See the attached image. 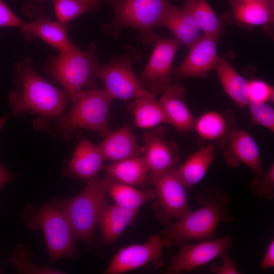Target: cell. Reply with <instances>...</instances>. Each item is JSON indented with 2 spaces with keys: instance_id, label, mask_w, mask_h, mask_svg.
<instances>
[{
  "instance_id": "6da1fadb",
  "label": "cell",
  "mask_w": 274,
  "mask_h": 274,
  "mask_svg": "<svg viewBox=\"0 0 274 274\" xmlns=\"http://www.w3.org/2000/svg\"><path fill=\"white\" fill-rule=\"evenodd\" d=\"M15 81L17 89L9 97L13 114L37 115L35 125L39 127L50 121H59L65 115L72 101L71 93L49 83L29 63L17 66Z\"/></svg>"
},
{
  "instance_id": "4fadbf2b",
  "label": "cell",
  "mask_w": 274,
  "mask_h": 274,
  "mask_svg": "<svg viewBox=\"0 0 274 274\" xmlns=\"http://www.w3.org/2000/svg\"><path fill=\"white\" fill-rule=\"evenodd\" d=\"M166 129L159 125L149 129L143 136V156L149 175H156L177 166L179 154L177 145L166 136Z\"/></svg>"
},
{
  "instance_id": "f1b7e54d",
  "label": "cell",
  "mask_w": 274,
  "mask_h": 274,
  "mask_svg": "<svg viewBox=\"0 0 274 274\" xmlns=\"http://www.w3.org/2000/svg\"><path fill=\"white\" fill-rule=\"evenodd\" d=\"M183 8L190 13L204 35L219 37L220 21L206 0H185Z\"/></svg>"
},
{
  "instance_id": "e0dca14e",
  "label": "cell",
  "mask_w": 274,
  "mask_h": 274,
  "mask_svg": "<svg viewBox=\"0 0 274 274\" xmlns=\"http://www.w3.org/2000/svg\"><path fill=\"white\" fill-rule=\"evenodd\" d=\"M159 101L168 124L181 134L193 131L195 117L186 104L185 90L182 85L173 83L162 92Z\"/></svg>"
},
{
  "instance_id": "44dd1931",
  "label": "cell",
  "mask_w": 274,
  "mask_h": 274,
  "mask_svg": "<svg viewBox=\"0 0 274 274\" xmlns=\"http://www.w3.org/2000/svg\"><path fill=\"white\" fill-rule=\"evenodd\" d=\"M104 160L97 145L84 139L77 144L68 164V170L77 178L89 180L103 169Z\"/></svg>"
},
{
  "instance_id": "d590c367",
  "label": "cell",
  "mask_w": 274,
  "mask_h": 274,
  "mask_svg": "<svg viewBox=\"0 0 274 274\" xmlns=\"http://www.w3.org/2000/svg\"><path fill=\"white\" fill-rule=\"evenodd\" d=\"M221 263L220 265L212 264L210 270L215 274H239L234 259L226 253L221 256Z\"/></svg>"
},
{
  "instance_id": "484cf974",
  "label": "cell",
  "mask_w": 274,
  "mask_h": 274,
  "mask_svg": "<svg viewBox=\"0 0 274 274\" xmlns=\"http://www.w3.org/2000/svg\"><path fill=\"white\" fill-rule=\"evenodd\" d=\"M103 169L108 177L123 184L135 187L148 184L149 171L142 155L112 162Z\"/></svg>"
},
{
  "instance_id": "5b68a950",
  "label": "cell",
  "mask_w": 274,
  "mask_h": 274,
  "mask_svg": "<svg viewBox=\"0 0 274 274\" xmlns=\"http://www.w3.org/2000/svg\"><path fill=\"white\" fill-rule=\"evenodd\" d=\"M106 195L102 178L95 177L89 179L84 189L74 197L52 200L66 217L75 239L88 243L93 239Z\"/></svg>"
},
{
  "instance_id": "30bf717a",
  "label": "cell",
  "mask_w": 274,
  "mask_h": 274,
  "mask_svg": "<svg viewBox=\"0 0 274 274\" xmlns=\"http://www.w3.org/2000/svg\"><path fill=\"white\" fill-rule=\"evenodd\" d=\"M140 79L144 88L154 94L173 84L172 64L180 45L175 39L158 38Z\"/></svg>"
},
{
  "instance_id": "f35d334b",
  "label": "cell",
  "mask_w": 274,
  "mask_h": 274,
  "mask_svg": "<svg viewBox=\"0 0 274 274\" xmlns=\"http://www.w3.org/2000/svg\"><path fill=\"white\" fill-rule=\"evenodd\" d=\"M258 1L261 0H230V3L232 8L233 9L241 4Z\"/></svg>"
},
{
  "instance_id": "ba28073f",
  "label": "cell",
  "mask_w": 274,
  "mask_h": 274,
  "mask_svg": "<svg viewBox=\"0 0 274 274\" xmlns=\"http://www.w3.org/2000/svg\"><path fill=\"white\" fill-rule=\"evenodd\" d=\"M140 57L137 48L128 45L125 47L123 55L98 65L97 77L102 81L104 89L114 100L127 102L148 91L132 69L133 63L138 61Z\"/></svg>"
},
{
  "instance_id": "836d02e7",
  "label": "cell",
  "mask_w": 274,
  "mask_h": 274,
  "mask_svg": "<svg viewBox=\"0 0 274 274\" xmlns=\"http://www.w3.org/2000/svg\"><path fill=\"white\" fill-rule=\"evenodd\" d=\"M248 98L249 102L271 104L274 100L273 87L261 80L248 81Z\"/></svg>"
},
{
  "instance_id": "3957f363",
  "label": "cell",
  "mask_w": 274,
  "mask_h": 274,
  "mask_svg": "<svg viewBox=\"0 0 274 274\" xmlns=\"http://www.w3.org/2000/svg\"><path fill=\"white\" fill-rule=\"evenodd\" d=\"M113 8V20L103 30L117 38L120 30L131 28L139 33L145 44H154L158 36L155 28L162 26V21L173 5L168 0H107Z\"/></svg>"
},
{
  "instance_id": "cb8c5ba5",
  "label": "cell",
  "mask_w": 274,
  "mask_h": 274,
  "mask_svg": "<svg viewBox=\"0 0 274 274\" xmlns=\"http://www.w3.org/2000/svg\"><path fill=\"white\" fill-rule=\"evenodd\" d=\"M107 194L116 204L128 210L138 211L145 203L156 198L153 188L141 190L135 186L117 182L107 176L102 178Z\"/></svg>"
},
{
  "instance_id": "8992f818",
  "label": "cell",
  "mask_w": 274,
  "mask_h": 274,
  "mask_svg": "<svg viewBox=\"0 0 274 274\" xmlns=\"http://www.w3.org/2000/svg\"><path fill=\"white\" fill-rule=\"evenodd\" d=\"M23 218L30 229L40 228L45 239L49 262L64 258H74L77 254L71 225L64 213L53 203L39 208L26 207Z\"/></svg>"
},
{
  "instance_id": "8fae6325",
  "label": "cell",
  "mask_w": 274,
  "mask_h": 274,
  "mask_svg": "<svg viewBox=\"0 0 274 274\" xmlns=\"http://www.w3.org/2000/svg\"><path fill=\"white\" fill-rule=\"evenodd\" d=\"M232 238L224 236L203 240L194 244H183L177 254L172 258L165 274H180L190 271L221 257L230 248Z\"/></svg>"
},
{
  "instance_id": "603a6c76",
  "label": "cell",
  "mask_w": 274,
  "mask_h": 274,
  "mask_svg": "<svg viewBox=\"0 0 274 274\" xmlns=\"http://www.w3.org/2000/svg\"><path fill=\"white\" fill-rule=\"evenodd\" d=\"M216 153V146L209 144L193 153L176 167L179 177L188 189L204 178Z\"/></svg>"
},
{
  "instance_id": "8d00e7d4",
  "label": "cell",
  "mask_w": 274,
  "mask_h": 274,
  "mask_svg": "<svg viewBox=\"0 0 274 274\" xmlns=\"http://www.w3.org/2000/svg\"><path fill=\"white\" fill-rule=\"evenodd\" d=\"M260 266L263 269H268L274 267V240L272 239L269 243L264 256L260 262Z\"/></svg>"
},
{
  "instance_id": "d4e9b609",
  "label": "cell",
  "mask_w": 274,
  "mask_h": 274,
  "mask_svg": "<svg viewBox=\"0 0 274 274\" xmlns=\"http://www.w3.org/2000/svg\"><path fill=\"white\" fill-rule=\"evenodd\" d=\"M162 26L168 28L180 44L189 48L200 38V29L190 13L184 8L172 5L165 15Z\"/></svg>"
},
{
  "instance_id": "4316f807",
  "label": "cell",
  "mask_w": 274,
  "mask_h": 274,
  "mask_svg": "<svg viewBox=\"0 0 274 274\" xmlns=\"http://www.w3.org/2000/svg\"><path fill=\"white\" fill-rule=\"evenodd\" d=\"M214 68L227 95L241 109L247 107L248 81L224 59L219 58Z\"/></svg>"
},
{
  "instance_id": "7a4b0ae2",
  "label": "cell",
  "mask_w": 274,
  "mask_h": 274,
  "mask_svg": "<svg viewBox=\"0 0 274 274\" xmlns=\"http://www.w3.org/2000/svg\"><path fill=\"white\" fill-rule=\"evenodd\" d=\"M196 200L200 208L172 221L161 232L165 247L213 238L220 223L231 224L234 220L229 210L231 199L223 188L208 187L198 193Z\"/></svg>"
},
{
  "instance_id": "4dcf8cb0",
  "label": "cell",
  "mask_w": 274,
  "mask_h": 274,
  "mask_svg": "<svg viewBox=\"0 0 274 274\" xmlns=\"http://www.w3.org/2000/svg\"><path fill=\"white\" fill-rule=\"evenodd\" d=\"M9 260L21 273H64V271L48 267H39L31 262L30 253L22 245H19L15 253L9 257Z\"/></svg>"
},
{
  "instance_id": "e575fe53",
  "label": "cell",
  "mask_w": 274,
  "mask_h": 274,
  "mask_svg": "<svg viewBox=\"0 0 274 274\" xmlns=\"http://www.w3.org/2000/svg\"><path fill=\"white\" fill-rule=\"evenodd\" d=\"M24 24L3 0H0V27L21 28Z\"/></svg>"
},
{
  "instance_id": "ab89813d",
  "label": "cell",
  "mask_w": 274,
  "mask_h": 274,
  "mask_svg": "<svg viewBox=\"0 0 274 274\" xmlns=\"http://www.w3.org/2000/svg\"><path fill=\"white\" fill-rule=\"evenodd\" d=\"M91 5L93 8L96 9L98 6V2L99 0H84Z\"/></svg>"
},
{
  "instance_id": "f546056e",
  "label": "cell",
  "mask_w": 274,
  "mask_h": 274,
  "mask_svg": "<svg viewBox=\"0 0 274 274\" xmlns=\"http://www.w3.org/2000/svg\"><path fill=\"white\" fill-rule=\"evenodd\" d=\"M58 21L65 24L94 9L84 0H52Z\"/></svg>"
},
{
  "instance_id": "7c38bea8",
  "label": "cell",
  "mask_w": 274,
  "mask_h": 274,
  "mask_svg": "<svg viewBox=\"0 0 274 274\" xmlns=\"http://www.w3.org/2000/svg\"><path fill=\"white\" fill-rule=\"evenodd\" d=\"M163 238L159 235H151L141 244H131L120 248L114 255L105 274H119L138 269L152 263L159 267L163 265Z\"/></svg>"
},
{
  "instance_id": "1f68e13d",
  "label": "cell",
  "mask_w": 274,
  "mask_h": 274,
  "mask_svg": "<svg viewBox=\"0 0 274 274\" xmlns=\"http://www.w3.org/2000/svg\"><path fill=\"white\" fill-rule=\"evenodd\" d=\"M251 191L255 195L272 200L274 198V164L272 163L269 168L261 175H255L253 180Z\"/></svg>"
},
{
  "instance_id": "277c9868",
  "label": "cell",
  "mask_w": 274,
  "mask_h": 274,
  "mask_svg": "<svg viewBox=\"0 0 274 274\" xmlns=\"http://www.w3.org/2000/svg\"><path fill=\"white\" fill-rule=\"evenodd\" d=\"M71 95V109L55 126L57 132L67 138L77 130L86 129L102 138L111 132L109 114L114 99L104 88L94 87Z\"/></svg>"
},
{
  "instance_id": "ffe728a7",
  "label": "cell",
  "mask_w": 274,
  "mask_h": 274,
  "mask_svg": "<svg viewBox=\"0 0 274 274\" xmlns=\"http://www.w3.org/2000/svg\"><path fill=\"white\" fill-rule=\"evenodd\" d=\"M137 212L123 208L115 203L105 202L97 223L101 234V243L109 244L116 241L134 220Z\"/></svg>"
},
{
  "instance_id": "52a82bcc",
  "label": "cell",
  "mask_w": 274,
  "mask_h": 274,
  "mask_svg": "<svg viewBox=\"0 0 274 274\" xmlns=\"http://www.w3.org/2000/svg\"><path fill=\"white\" fill-rule=\"evenodd\" d=\"M98 62L96 47L91 43L88 50L75 44L70 50L51 58L47 72L71 94L96 87Z\"/></svg>"
},
{
  "instance_id": "9c48e42d",
  "label": "cell",
  "mask_w": 274,
  "mask_h": 274,
  "mask_svg": "<svg viewBox=\"0 0 274 274\" xmlns=\"http://www.w3.org/2000/svg\"><path fill=\"white\" fill-rule=\"evenodd\" d=\"M176 167L160 174L149 176L148 184L153 186L156 194L154 207L157 217L165 225L191 211L188 189L179 177Z\"/></svg>"
},
{
  "instance_id": "2e32d148",
  "label": "cell",
  "mask_w": 274,
  "mask_h": 274,
  "mask_svg": "<svg viewBox=\"0 0 274 274\" xmlns=\"http://www.w3.org/2000/svg\"><path fill=\"white\" fill-rule=\"evenodd\" d=\"M236 124L235 116L228 110L208 111L195 118L193 131L201 140L224 149Z\"/></svg>"
},
{
  "instance_id": "74e56055",
  "label": "cell",
  "mask_w": 274,
  "mask_h": 274,
  "mask_svg": "<svg viewBox=\"0 0 274 274\" xmlns=\"http://www.w3.org/2000/svg\"><path fill=\"white\" fill-rule=\"evenodd\" d=\"M13 179V175L12 173L5 167L0 162V189Z\"/></svg>"
},
{
  "instance_id": "5bb4252c",
  "label": "cell",
  "mask_w": 274,
  "mask_h": 274,
  "mask_svg": "<svg viewBox=\"0 0 274 274\" xmlns=\"http://www.w3.org/2000/svg\"><path fill=\"white\" fill-rule=\"evenodd\" d=\"M219 37L204 35L192 47L188 55L172 76L178 81L188 78L207 77L219 59L217 43Z\"/></svg>"
},
{
  "instance_id": "d6986e66",
  "label": "cell",
  "mask_w": 274,
  "mask_h": 274,
  "mask_svg": "<svg viewBox=\"0 0 274 274\" xmlns=\"http://www.w3.org/2000/svg\"><path fill=\"white\" fill-rule=\"evenodd\" d=\"M21 29L27 39H40L59 53L68 51L74 44L67 37V27L65 24L44 16H39L29 23H25Z\"/></svg>"
},
{
  "instance_id": "83f0119b",
  "label": "cell",
  "mask_w": 274,
  "mask_h": 274,
  "mask_svg": "<svg viewBox=\"0 0 274 274\" xmlns=\"http://www.w3.org/2000/svg\"><path fill=\"white\" fill-rule=\"evenodd\" d=\"M235 19L250 25H261L272 21L273 18L272 0H261L238 5L233 9Z\"/></svg>"
},
{
  "instance_id": "7402d4cb",
  "label": "cell",
  "mask_w": 274,
  "mask_h": 274,
  "mask_svg": "<svg viewBox=\"0 0 274 274\" xmlns=\"http://www.w3.org/2000/svg\"><path fill=\"white\" fill-rule=\"evenodd\" d=\"M135 125L141 129H150L161 124H167L162 106L155 94L147 91L136 97L127 106Z\"/></svg>"
},
{
  "instance_id": "9a60e30c",
  "label": "cell",
  "mask_w": 274,
  "mask_h": 274,
  "mask_svg": "<svg viewBox=\"0 0 274 274\" xmlns=\"http://www.w3.org/2000/svg\"><path fill=\"white\" fill-rule=\"evenodd\" d=\"M224 149V160L229 167H236L243 163L255 175L263 173L259 148L246 130L234 128Z\"/></svg>"
},
{
  "instance_id": "ac0fdd59",
  "label": "cell",
  "mask_w": 274,
  "mask_h": 274,
  "mask_svg": "<svg viewBox=\"0 0 274 274\" xmlns=\"http://www.w3.org/2000/svg\"><path fill=\"white\" fill-rule=\"evenodd\" d=\"M105 160L116 162L142 155V147L138 143L128 125L111 132L97 145Z\"/></svg>"
},
{
  "instance_id": "60d3db41",
  "label": "cell",
  "mask_w": 274,
  "mask_h": 274,
  "mask_svg": "<svg viewBox=\"0 0 274 274\" xmlns=\"http://www.w3.org/2000/svg\"><path fill=\"white\" fill-rule=\"evenodd\" d=\"M10 117V115H6L0 118V130Z\"/></svg>"
},
{
  "instance_id": "d6a6232c",
  "label": "cell",
  "mask_w": 274,
  "mask_h": 274,
  "mask_svg": "<svg viewBox=\"0 0 274 274\" xmlns=\"http://www.w3.org/2000/svg\"><path fill=\"white\" fill-rule=\"evenodd\" d=\"M251 122L274 132V109L269 103L249 102Z\"/></svg>"
}]
</instances>
